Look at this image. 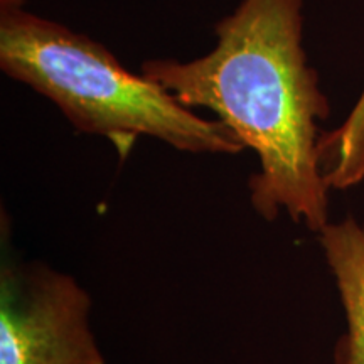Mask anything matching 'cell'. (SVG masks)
I'll list each match as a JSON object with an SVG mask.
<instances>
[{"instance_id":"obj_1","label":"cell","mask_w":364,"mask_h":364,"mask_svg":"<svg viewBox=\"0 0 364 364\" xmlns=\"http://www.w3.org/2000/svg\"><path fill=\"white\" fill-rule=\"evenodd\" d=\"M304 0H241L216 22V46L193 61L150 59L145 78L188 108L211 110L255 150L250 203L267 221L282 211L321 233L329 198L318 161V122L331 113L304 49Z\"/></svg>"},{"instance_id":"obj_2","label":"cell","mask_w":364,"mask_h":364,"mask_svg":"<svg viewBox=\"0 0 364 364\" xmlns=\"http://www.w3.org/2000/svg\"><path fill=\"white\" fill-rule=\"evenodd\" d=\"M0 70L48 98L80 134L107 136L122 157L139 136L189 154L235 156L241 140L220 120H206L161 85L127 71L88 36L0 2Z\"/></svg>"},{"instance_id":"obj_3","label":"cell","mask_w":364,"mask_h":364,"mask_svg":"<svg viewBox=\"0 0 364 364\" xmlns=\"http://www.w3.org/2000/svg\"><path fill=\"white\" fill-rule=\"evenodd\" d=\"M91 299L71 275L29 263L0 277V364H105Z\"/></svg>"},{"instance_id":"obj_4","label":"cell","mask_w":364,"mask_h":364,"mask_svg":"<svg viewBox=\"0 0 364 364\" xmlns=\"http://www.w3.org/2000/svg\"><path fill=\"white\" fill-rule=\"evenodd\" d=\"M318 241L338 284L348 322L334 364H364V225L354 218L329 223L318 233Z\"/></svg>"},{"instance_id":"obj_5","label":"cell","mask_w":364,"mask_h":364,"mask_svg":"<svg viewBox=\"0 0 364 364\" xmlns=\"http://www.w3.org/2000/svg\"><path fill=\"white\" fill-rule=\"evenodd\" d=\"M318 161L329 189H348L364 179V90L348 120L322 134Z\"/></svg>"}]
</instances>
